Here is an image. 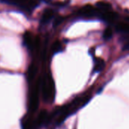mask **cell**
<instances>
[{"label": "cell", "mask_w": 129, "mask_h": 129, "mask_svg": "<svg viewBox=\"0 0 129 129\" xmlns=\"http://www.w3.org/2000/svg\"><path fill=\"white\" fill-rule=\"evenodd\" d=\"M77 14L79 17L84 18H92L95 17H101V12L96 7L91 5H85L78 11Z\"/></svg>", "instance_id": "3957f363"}, {"label": "cell", "mask_w": 129, "mask_h": 129, "mask_svg": "<svg viewBox=\"0 0 129 129\" xmlns=\"http://www.w3.org/2000/svg\"><path fill=\"white\" fill-rule=\"evenodd\" d=\"M123 50L124 51H129V41H128L125 44V45L123 46Z\"/></svg>", "instance_id": "e0dca14e"}, {"label": "cell", "mask_w": 129, "mask_h": 129, "mask_svg": "<svg viewBox=\"0 0 129 129\" xmlns=\"http://www.w3.org/2000/svg\"><path fill=\"white\" fill-rule=\"evenodd\" d=\"M48 119H50V117L48 116V113L47 110H42L39 114L37 116V119L34 122V126H37V127H41L44 124H45Z\"/></svg>", "instance_id": "5b68a950"}, {"label": "cell", "mask_w": 129, "mask_h": 129, "mask_svg": "<svg viewBox=\"0 0 129 129\" xmlns=\"http://www.w3.org/2000/svg\"><path fill=\"white\" fill-rule=\"evenodd\" d=\"M101 17L106 22L113 23L118 18V14L114 11H107V12L101 13Z\"/></svg>", "instance_id": "52a82bcc"}, {"label": "cell", "mask_w": 129, "mask_h": 129, "mask_svg": "<svg viewBox=\"0 0 129 129\" xmlns=\"http://www.w3.org/2000/svg\"><path fill=\"white\" fill-rule=\"evenodd\" d=\"M63 20V17H58L55 19L54 20V26H57L59 24H60V23L62 22Z\"/></svg>", "instance_id": "2e32d148"}, {"label": "cell", "mask_w": 129, "mask_h": 129, "mask_svg": "<svg viewBox=\"0 0 129 129\" xmlns=\"http://www.w3.org/2000/svg\"><path fill=\"white\" fill-rule=\"evenodd\" d=\"M39 85H36L34 89L31 91L29 99V110L31 113L36 111L39 107Z\"/></svg>", "instance_id": "277c9868"}, {"label": "cell", "mask_w": 129, "mask_h": 129, "mask_svg": "<svg viewBox=\"0 0 129 129\" xmlns=\"http://www.w3.org/2000/svg\"><path fill=\"white\" fill-rule=\"evenodd\" d=\"M40 87L42 88V98L46 103H52L55 98V85L52 77L46 75L41 82Z\"/></svg>", "instance_id": "6da1fadb"}, {"label": "cell", "mask_w": 129, "mask_h": 129, "mask_svg": "<svg viewBox=\"0 0 129 129\" xmlns=\"http://www.w3.org/2000/svg\"><path fill=\"white\" fill-rule=\"evenodd\" d=\"M33 126H34V123L32 122V121H31L30 119H23V122L22 123L23 129H31Z\"/></svg>", "instance_id": "5bb4252c"}, {"label": "cell", "mask_w": 129, "mask_h": 129, "mask_svg": "<svg viewBox=\"0 0 129 129\" xmlns=\"http://www.w3.org/2000/svg\"><path fill=\"white\" fill-rule=\"evenodd\" d=\"M37 67L35 64H31L27 70V73H26V76H27V79L29 81H32L36 76L37 73Z\"/></svg>", "instance_id": "8fae6325"}, {"label": "cell", "mask_w": 129, "mask_h": 129, "mask_svg": "<svg viewBox=\"0 0 129 129\" xmlns=\"http://www.w3.org/2000/svg\"><path fill=\"white\" fill-rule=\"evenodd\" d=\"M54 11L51 8H47L45 9L41 17L40 20V24L41 25H46L48 23H49L51 19L54 17Z\"/></svg>", "instance_id": "8992f818"}, {"label": "cell", "mask_w": 129, "mask_h": 129, "mask_svg": "<svg viewBox=\"0 0 129 129\" xmlns=\"http://www.w3.org/2000/svg\"><path fill=\"white\" fill-rule=\"evenodd\" d=\"M61 50H62V45H61V43L59 41L55 42L53 44V45H52V51H53V53H54V54L58 53V52L61 51Z\"/></svg>", "instance_id": "9a60e30c"}, {"label": "cell", "mask_w": 129, "mask_h": 129, "mask_svg": "<svg viewBox=\"0 0 129 129\" xmlns=\"http://www.w3.org/2000/svg\"><path fill=\"white\" fill-rule=\"evenodd\" d=\"M113 36V30L110 27H107L104 29V33H103V37L106 40H109L112 38Z\"/></svg>", "instance_id": "4fadbf2b"}, {"label": "cell", "mask_w": 129, "mask_h": 129, "mask_svg": "<svg viewBox=\"0 0 129 129\" xmlns=\"http://www.w3.org/2000/svg\"><path fill=\"white\" fill-rule=\"evenodd\" d=\"M96 8L101 12V13H104V12H107V11H111V5L107 2H104V1H101V2H98L96 5Z\"/></svg>", "instance_id": "30bf717a"}, {"label": "cell", "mask_w": 129, "mask_h": 129, "mask_svg": "<svg viewBox=\"0 0 129 129\" xmlns=\"http://www.w3.org/2000/svg\"><path fill=\"white\" fill-rule=\"evenodd\" d=\"M105 65H106L105 61L102 58L98 57L94 60V65L93 71L94 73H99L104 69Z\"/></svg>", "instance_id": "ba28073f"}, {"label": "cell", "mask_w": 129, "mask_h": 129, "mask_svg": "<svg viewBox=\"0 0 129 129\" xmlns=\"http://www.w3.org/2000/svg\"><path fill=\"white\" fill-rule=\"evenodd\" d=\"M116 29L117 32L129 34V23H119L116 26Z\"/></svg>", "instance_id": "7c38bea8"}, {"label": "cell", "mask_w": 129, "mask_h": 129, "mask_svg": "<svg viewBox=\"0 0 129 129\" xmlns=\"http://www.w3.org/2000/svg\"><path fill=\"white\" fill-rule=\"evenodd\" d=\"M42 1H44V2H50L51 0H42Z\"/></svg>", "instance_id": "ac0fdd59"}, {"label": "cell", "mask_w": 129, "mask_h": 129, "mask_svg": "<svg viewBox=\"0 0 129 129\" xmlns=\"http://www.w3.org/2000/svg\"><path fill=\"white\" fill-rule=\"evenodd\" d=\"M91 98V96L88 94H84V95H82L80 97L75 98L70 104H68L71 114L76 113L77 110L83 107L88 102H89Z\"/></svg>", "instance_id": "7a4b0ae2"}, {"label": "cell", "mask_w": 129, "mask_h": 129, "mask_svg": "<svg viewBox=\"0 0 129 129\" xmlns=\"http://www.w3.org/2000/svg\"><path fill=\"white\" fill-rule=\"evenodd\" d=\"M23 43H24L25 46L29 49H31L33 47V45H35V42H34V40L32 37V34L30 33L26 32L23 35Z\"/></svg>", "instance_id": "9c48e42d"}]
</instances>
